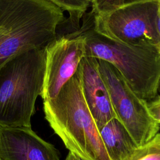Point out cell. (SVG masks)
<instances>
[{
	"label": "cell",
	"instance_id": "3",
	"mask_svg": "<svg viewBox=\"0 0 160 160\" xmlns=\"http://www.w3.org/2000/svg\"><path fill=\"white\" fill-rule=\"evenodd\" d=\"M44 71L45 48L19 54L0 68V126L31 127Z\"/></svg>",
	"mask_w": 160,
	"mask_h": 160
},
{
	"label": "cell",
	"instance_id": "17",
	"mask_svg": "<svg viewBox=\"0 0 160 160\" xmlns=\"http://www.w3.org/2000/svg\"><path fill=\"white\" fill-rule=\"evenodd\" d=\"M158 92H160V85H159V90H158Z\"/></svg>",
	"mask_w": 160,
	"mask_h": 160
},
{
	"label": "cell",
	"instance_id": "2",
	"mask_svg": "<svg viewBox=\"0 0 160 160\" xmlns=\"http://www.w3.org/2000/svg\"><path fill=\"white\" fill-rule=\"evenodd\" d=\"M48 0H0V68L28 51L45 48L64 21Z\"/></svg>",
	"mask_w": 160,
	"mask_h": 160
},
{
	"label": "cell",
	"instance_id": "12",
	"mask_svg": "<svg viewBox=\"0 0 160 160\" xmlns=\"http://www.w3.org/2000/svg\"><path fill=\"white\" fill-rule=\"evenodd\" d=\"M63 11H68L71 18H80L88 8L91 5L92 0H48Z\"/></svg>",
	"mask_w": 160,
	"mask_h": 160
},
{
	"label": "cell",
	"instance_id": "18",
	"mask_svg": "<svg viewBox=\"0 0 160 160\" xmlns=\"http://www.w3.org/2000/svg\"><path fill=\"white\" fill-rule=\"evenodd\" d=\"M0 160H1V159H0Z\"/></svg>",
	"mask_w": 160,
	"mask_h": 160
},
{
	"label": "cell",
	"instance_id": "1",
	"mask_svg": "<svg viewBox=\"0 0 160 160\" xmlns=\"http://www.w3.org/2000/svg\"><path fill=\"white\" fill-rule=\"evenodd\" d=\"M43 111L69 152L84 160H111L84 98L80 64L54 98L43 101Z\"/></svg>",
	"mask_w": 160,
	"mask_h": 160
},
{
	"label": "cell",
	"instance_id": "4",
	"mask_svg": "<svg viewBox=\"0 0 160 160\" xmlns=\"http://www.w3.org/2000/svg\"><path fill=\"white\" fill-rule=\"evenodd\" d=\"M85 41V56L112 64L140 98L149 101L158 94L160 85V51L132 46L105 37L92 28L81 30Z\"/></svg>",
	"mask_w": 160,
	"mask_h": 160
},
{
	"label": "cell",
	"instance_id": "14",
	"mask_svg": "<svg viewBox=\"0 0 160 160\" xmlns=\"http://www.w3.org/2000/svg\"><path fill=\"white\" fill-rule=\"evenodd\" d=\"M147 104L151 116L160 124V95L158 94L154 99L147 101Z\"/></svg>",
	"mask_w": 160,
	"mask_h": 160
},
{
	"label": "cell",
	"instance_id": "16",
	"mask_svg": "<svg viewBox=\"0 0 160 160\" xmlns=\"http://www.w3.org/2000/svg\"><path fill=\"white\" fill-rule=\"evenodd\" d=\"M159 31L160 34V4H159Z\"/></svg>",
	"mask_w": 160,
	"mask_h": 160
},
{
	"label": "cell",
	"instance_id": "7",
	"mask_svg": "<svg viewBox=\"0 0 160 160\" xmlns=\"http://www.w3.org/2000/svg\"><path fill=\"white\" fill-rule=\"evenodd\" d=\"M85 37L81 30L56 34L45 47V71L41 98H54L75 74L85 56Z\"/></svg>",
	"mask_w": 160,
	"mask_h": 160
},
{
	"label": "cell",
	"instance_id": "5",
	"mask_svg": "<svg viewBox=\"0 0 160 160\" xmlns=\"http://www.w3.org/2000/svg\"><path fill=\"white\" fill-rule=\"evenodd\" d=\"M160 1H147L94 14L92 29L99 34L126 45L160 51Z\"/></svg>",
	"mask_w": 160,
	"mask_h": 160
},
{
	"label": "cell",
	"instance_id": "10",
	"mask_svg": "<svg viewBox=\"0 0 160 160\" xmlns=\"http://www.w3.org/2000/svg\"><path fill=\"white\" fill-rule=\"evenodd\" d=\"M99 132L111 160H126L138 147L128 129L117 118L106 123Z\"/></svg>",
	"mask_w": 160,
	"mask_h": 160
},
{
	"label": "cell",
	"instance_id": "15",
	"mask_svg": "<svg viewBox=\"0 0 160 160\" xmlns=\"http://www.w3.org/2000/svg\"><path fill=\"white\" fill-rule=\"evenodd\" d=\"M65 160H84V159H82L80 157H79V156L75 155L74 154L69 151Z\"/></svg>",
	"mask_w": 160,
	"mask_h": 160
},
{
	"label": "cell",
	"instance_id": "13",
	"mask_svg": "<svg viewBox=\"0 0 160 160\" xmlns=\"http://www.w3.org/2000/svg\"><path fill=\"white\" fill-rule=\"evenodd\" d=\"M147 1L160 0H92V12L93 14H102L123 6Z\"/></svg>",
	"mask_w": 160,
	"mask_h": 160
},
{
	"label": "cell",
	"instance_id": "6",
	"mask_svg": "<svg viewBox=\"0 0 160 160\" xmlns=\"http://www.w3.org/2000/svg\"><path fill=\"white\" fill-rule=\"evenodd\" d=\"M98 60L117 118L138 146L144 144L159 132L160 124L151 116L147 101L132 91L119 71L108 62Z\"/></svg>",
	"mask_w": 160,
	"mask_h": 160
},
{
	"label": "cell",
	"instance_id": "11",
	"mask_svg": "<svg viewBox=\"0 0 160 160\" xmlns=\"http://www.w3.org/2000/svg\"><path fill=\"white\" fill-rule=\"evenodd\" d=\"M126 160H160V133L138 146Z\"/></svg>",
	"mask_w": 160,
	"mask_h": 160
},
{
	"label": "cell",
	"instance_id": "8",
	"mask_svg": "<svg viewBox=\"0 0 160 160\" xmlns=\"http://www.w3.org/2000/svg\"><path fill=\"white\" fill-rule=\"evenodd\" d=\"M0 159L60 160V154L31 127L0 126Z\"/></svg>",
	"mask_w": 160,
	"mask_h": 160
},
{
	"label": "cell",
	"instance_id": "9",
	"mask_svg": "<svg viewBox=\"0 0 160 160\" xmlns=\"http://www.w3.org/2000/svg\"><path fill=\"white\" fill-rule=\"evenodd\" d=\"M80 70L84 98L99 130L117 117L99 69L98 60L93 57L84 56L80 63Z\"/></svg>",
	"mask_w": 160,
	"mask_h": 160
}]
</instances>
